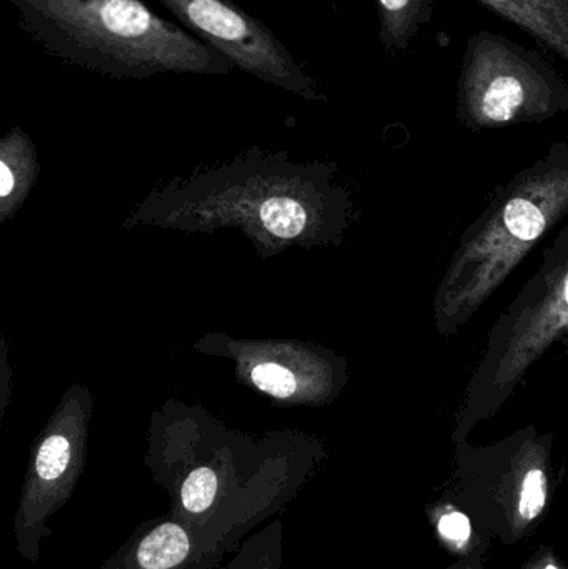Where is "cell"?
Masks as SVG:
<instances>
[{"mask_svg":"<svg viewBox=\"0 0 568 569\" xmlns=\"http://www.w3.org/2000/svg\"><path fill=\"white\" fill-rule=\"evenodd\" d=\"M196 348L232 358L240 381L280 403H329L349 381L346 358L317 345L207 335Z\"/></svg>","mask_w":568,"mask_h":569,"instance_id":"7","label":"cell"},{"mask_svg":"<svg viewBox=\"0 0 568 569\" xmlns=\"http://www.w3.org/2000/svg\"><path fill=\"white\" fill-rule=\"evenodd\" d=\"M39 176L36 147L20 127L0 142V220L6 222L22 207Z\"/></svg>","mask_w":568,"mask_h":569,"instance_id":"9","label":"cell"},{"mask_svg":"<svg viewBox=\"0 0 568 569\" xmlns=\"http://www.w3.org/2000/svg\"><path fill=\"white\" fill-rule=\"evenodd\" d=\"M350 219L352 200L336 182V167L252 150L152 193L130 223L183 232L236 227L267 259L292 246H340Z\"/></svg>","mask_w":568,"mask_h":569,"instance_id":"1","label":"cell"},{"mask_svg":"<svg viewBox=\"0 0 568 569\" xmlns=\"http://www.w3.org/2000/svg\"><path fill=\"white\" fill-rule=\"evenodd\" d=\"M456 106L472 132L542 123L568 112V83L542 53L482 30L467 40Z\"/></svg>","mask_w":568,"mask_h":569,"instance_id":"5","label":"cell"},{"mask_svg":"<svg viewBox=\"0 0 568 569\" xmlns=\"http://www.w3.org/2000/svg\"><path fill=\"white\" fill-rule=\"evenodd\" d=\"M183 29L222 53L233 67L312 102H326L319 83L262 20L233 0H157Z\"/></svg>","mask_w":568,"mask_h":569,"instance_id":"6","label":"cell"},{"mask_svg":"<svg viewBox=\"0 0 568 569\" xmlns=\"http://www.w3.org/2000/svg\"><path fill=\"white\" fill-rule=\"evenodd\" d=\"M70 458H72L70 438L66 433H50L37 451V477L43 481H56L66 473Z\"/></svg>","mask_w":568,"mask_h":569,"instance_id":"12","label":"cell"},{"mask_svg":"<svg viewBox=\"0 0 568 569\" xmlns=\"http://www.w3.org/2000/svg\"><path fill=\"white\" fill-rule=\"evenodd\" d=\"M19 27L47 53L117 80L157 73L226 76L236 67L140 0H9Z\"/></svg>","mask_w":568,"mask_h":569,"instance_id":"2","label":"cell"},{"mask_svg":"<svg viewBox=\"0 0 568 569\" xmlns=\"http://www.w3.org/2000/svg\"><path fill=\"white\" fill-rule=\"evenodd\" d=\"M217 493V475L210 468L193 470L183 481L182 503L190 513H202L212 505Z\"/></svg>","mask_w":568,"mask_h":569,"instance_id":"13","label":"cell"},{"mask_svg":"<svg viewBox=\"0 0 568 569\" xmlns=\"http://www.w3.org/2000/svg\"><path fill=\"white\" fill-rule=\"evenodd\" d=\"M520 27L568 66V0H476Z\"/></svg>","mask_w":568,"mask_h":569,"instance_id":"8","label":"cell"},{"mask_svg":"<svg viewBox=\"0 0 568 569\" xmlns=\"http://www.w3.org/2000/svg\"><path fill=\"white\" fill-rule=\"evenodd\" d=\"M436 0H376L379 40L390 56L407 52L432 20Z\"/></svg>","mask_w":568,"mask_h":569,"instance_id":"10","label":"cell"},{"mask_svg":"<svg viewBox=\"0 0 568 569\" xmlns=\"http://www.w3.org/2000/svg\"><path fill=\"white\" fill-rule=\"evenodd\" d=\"M544 569H560V568L557 567L556 563H547L546 567H544Z\"/></svg>","mask_w":568,"mask_h":569,"instance_id":"15","label":"cell"},{"mask_svg":"<svg viewBox=\"0 0 568 569\" xmlns=\"http://www.w3.org/2000/svg\"><path fill=\"white\" fill-rule=\"evenodd\" d=\"M437 528H439L440 537L457 548L466 547L469 543L470 535H472L469 518L460 511H450V513L444 515Z\"/></svg>","mask_w":568,"mask_h":569,"instance_id":"14","label":"cell"},{"mask_svg":"<svg viewBox=\"0 0 568 569\" xmlns=\"http://www.w3.org/2000/svg\"><path fill=\"white\" fill-rule=\"evenodd\" d=\"M567 217L568 142H556L497 187L460 237L434 295L439 335L459 333Z\"/></svg>","mask_w":568,"mask_h":569,"instance_id":"3","label":"cell"},{"mask_svg":"<svg viewBox=\"0 0 568 569\" xmlns=\"http://www.w3.org/2000/svg\"><path fill=\"white\" fill-rule=\"evenodd\" d=\"M190 541L179 525L166 523L156 528L137 550V560L143 569H170L186 560Z\"/></svg>","mask_w":568,"mask_h":569,"instance_id":"11","label":"cell"},{"mask_svg":"<svg viewBox=\"0 0 568 569\" xmlns=\"http://www.w3.org/2000/svg\"><path fill=\"white\" fill-rule=\"evenodd\" d=\"M556 345L568 351V217L544 249L539 269L487 335L457 415V440L492 418Z\"/></svg>","mask_w":568,"mask_h":569,"instance_id":"4","label":"cell"}]
</instances>
